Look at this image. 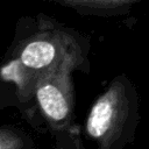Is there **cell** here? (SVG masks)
<instances>
[{
  "mask_svg": "<svg viewBox=\"0 0 149 149\" xmlns=\"http://www.w3.org/2000/svg\"><path fill=\"white\" fill-rule=\"evenodd\" d=\"M139 95L126 76L116 77L92 105L86 133L101 149H120L134 137L140 121Z\"/></svg>",
  "mask_w": 149,
  "mask_h": 149,
  "instance_id": "1",
  "label": "cell"
},
{
  "mask_svg": "<svg viewBox=\"0 0 149 149\" xmlns=\"http://www.w3.org/2000/svg\"><path fill=\"white\" fill-rule=\"evenodd\" d=\"M1 140H10L13 142V148H22L24 147L23 143L20 142V136L12 130H6L5 128L1 129Z\"/></svg>",
  "mask_w": 149,
  "mask_h": 149,
  "instance_id": "5",
  "label": "cell"
},
{
  "mask_svg": "<svg viewBox=\"0 0 149 149\" xmlns=\"http://www.w3.org/2000/svg\"><path fill=\"white\" fill-rule=\"evenodd\" d=\"M81 13H104L127 9L140 0H52Z\"/></svg>",
  "mask_w": 149,
  "mask_h": 149,
  "instance_id": "4",
  "label": "cell"
},
{
  "mask_svg": "<svg viewBox=\"0 0 149 149\" xmlns=\"http://www.w3.org/2000/svg\"><path fill=\"white\" fill-rule=\"evenodd\" d=\"M35 78L54 71H72L84 64V50L72 35L63 30L42 29L28 38L16 58Z\"/></svg>",
  "mask_w": 149,
  "mask_h": 149,
  "instance_id": "2",
  "label": "cell"
},
{
  "mask_svg": "<svg viewBox=\"0 0 149 149\" xmlns=\"http://www.w3.org/2000/svg\"><path fill=\"white\" fill-rule=\"evenodd\" d=\"M34 94L54 130H64L73 118L74 88L71 71L54 70L36 76Z\"/></svg>",
  "mask_w": 149,
  "mask_h": 149,
  "instance_id": "3",
  "label": "cell"
}]
</instances>
